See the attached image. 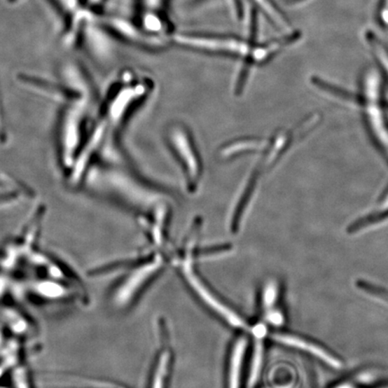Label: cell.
<instances>
[{
  "instance_id": "1",
  "label": "cell",
  "mask_w": 388,
  "mask_h": 388,
  "mask_svg": "<svg viewBox=\"0 0 388 388\" xmlns=\"http://www.w3.org/2000/svg\"><path fill=\"white\" fill-rule=\"evenodd\" d=\"M60 116L59 125V157L62 167L71 170L78 158L83 141L84 99L69 101Z\"/></svg>"
},
{
  "instance_id": "2",
  "label": "cell",
  "mask_w": 388,
  "mask_h": 388,
  "mask_svg": "<svg viewBox=\"0 0 388 388\" xmlns=\"http://www.w3.org/2000/svg\"><path fill=\"white\" fill-rule=\"evenodd\" d=\"M183 275L186 277V281L195 293L198 295L200 300L212 308L213 311L219 314L224 320L231 324L232 326L237 328L244 327L243 320L241 319L238 314L232 311L230 307H228L221 301L219 300L214 294L205 284V282L200 279V277L196 275L193 267V256L188 253L182 263Z\"/></svg>"
},
{
  "instance_id": "3",
  "label": "cell",
  "mask_w": 388,
  "mask_h": 388,
  "mask_svg": "<svg viewBox=\"0 0 388 388\" xmlns=\"http://www.w3.org/2000/svg\"><path fill=\"white\" fill-rule=\"evenodd\" d=\"M138 25L153 36L167 38L173 25L167 17V0H137Z\"/></svg>"
},
{
  "instance_id": "4",
  "label": "cell",
  "mask_w": 388,
  "mask_h": 388,
  "mask_svg": "<svg viewBox=\"0 0 388 388\" xmlns=\"http://www.w3.org/2000/svg\"><path fill=\"white\" fill-rule=\"evenodd\" d=\"M162 267L160 260L155 259L144 265L137 267L132 272L120 282L114 292L113 303L118 307H124L130 303V301L135 297L142 286L148 282L151 277L153 276Z\"/></svg>"
},
{
  "instance_id": "5",
  "label": "cell",
  "mask_w": 388,
  "mask_h": 388,
  "mask_svg": "<svg viewBox=\"0 0 388 388\" xmlns=\"http://www.w3.org/2000/svg\"><path fill=\"white\" fill-rule=\"evenodd\" d=\"M272 338L277 342L283 343V345L310 353V354L319 358L321 361L326 362V364L332 366L333 368H342V362L335 358V356L330 354L326 349L319 347V346L314 345V343L300 339V337L286 335V333H275V335H272Z\"/></svg>"
},
{
  "instance_id": "6",
  "label": "cell",
  "mask_w": 388,
  "mask_h": 388,
  "mask_svg": "<svg viewBox=\"0 0 388 388\" xmlns=\"http://www.w3.org/2000/svg\"><path fill=\"white\" fill-rule=\"evenodd\" d=\"M247 348V340L240 337L231 349L228 363V388H240L242 367Z\"/></svg>"
},
{
  "instance_id": "7",
  "label": "cell",
  "mask_w": 388,
  "mask_h": 388,
  "mask_svg": "<svg viewBox=\"0 0 388 388\" xmlns=\"http://www.w3.org/2000/svg\"><path fill=\"white\" fill-rule=\"evenodd\" d=\"M365 39L376 60L380 72L388 81V46L372 31L366 32Z\"/></svg>"
},
{
  "instance_id": "8",
  "label": "cell",
  "mask_w": 388,
  "mask_h": 388,
  "mask_svg": "<svg viewBox=\"0 0 388 388\" xmlns=\"http://www.w3.org/2000/svg\"><path fill=\"white\" fill-rule=\"evenodd\" d=\"M170 363V353L164 351L159 356L157 367L154 371L151 388H165V381L167 378L168 368Z\"/></svg>"
},
{
  "instance_id": "9",
  "label": "cell",
  "mask_w": 388,
  "mask_h": 388,
  "mask_svg": "<svg viewBox=\"0 0 388 388\" xmlns=\"http://www.w3.org/2000/svg\"><path fill=\"white\" fill-rule=\"evenodd\" d=\"M263 355V343L259 341L256 342V346H254V349L252 365H251L249 378H248V388H253L254 384H256L257 380H258L261 368H262Z\"/></svg>"
},
{
  "instance_id": "10",
  "label": "cell",
  "mask_w": 388,
  "mask_h": 388,
  "mask_svg": "<svg viewBox=\"0 0 388 388\" xmlns=\"http://www.w3.org/2000/svg\"><path fill=\"white\" fill-rule=\"evenodd\" d=\"M278 298V285L275 282L267 283L263 291V306L266 311H272Z\"/></svg>"
},
{
  "instance_id": "11",
  "label": "cell",
  "mask_w": 388,
  "mask_h": 388,
  "mask_svg": "<svg viewBox=\"0 0 388 388\" xmlns=\"http://www.w3.org/2000/svg\"><path fill=\"white\" fill-rule=\"evenodd\" d=\"M376 20L380 27L388 31V0H378Z\"/></svg>"
},
{
  "instance_id": "12",
  "label": "cell",
  "mask_w": 388,
  "mask_h": 388,
  "mask_svg": "<svg viewBox=\"0 0 388 388\" xmlns=\"http://www.w3.org/2000/svg\"><path fill=\"white\" fill-rule=\"evenodd\" d=\"M84 2L88 11L93 13L95 17H98V15L103 14L102 8H103L106 0H84Z\"/></svg>"
},
{
  "instance_id": "13",
  "label": "cell",
  "mask_w": 388,
  "mask_h": 388,
  "mask_svg": "<svg viewBox=\"0 0 388 388\" xmlns=\"http://www.w3.org/2000/svg\"><path fill=\"white\" fill-rule=\"evenodd\" d=\"M2 108L1 97H0V142H4L6 139L4 113Z\"/></svg>"
},
{
  "instance_id": "14",
  "label": "cell",
  "mask_w": 388,
  "mask_h": 388,
  "mask_svg": "<svg viewBox=\"0 0 388 388\" xmlns=\"http://www.w3.org/2000/svg\"><path fill=\"white\" fill-rule=\"evenodd\" d=\"M282 1L284 2V4L288 6H296L300 5L301 3L307 1V0H282Z\"/></svg>"
},
{
  "instance_id": "15",
  "label": "cell",
  "mask_w": 388,
  "mask_h": 388,
  "mask_svg": "<svg viewBox=\"0 0 388 388\" xmlns=\"http://www.w3.org/2000/svg\"><path fill=\"white\" fill-rule=\"evenodd\" d=\"M387 388H388V387H387Z\"/></svg>"
}]
</instances>
